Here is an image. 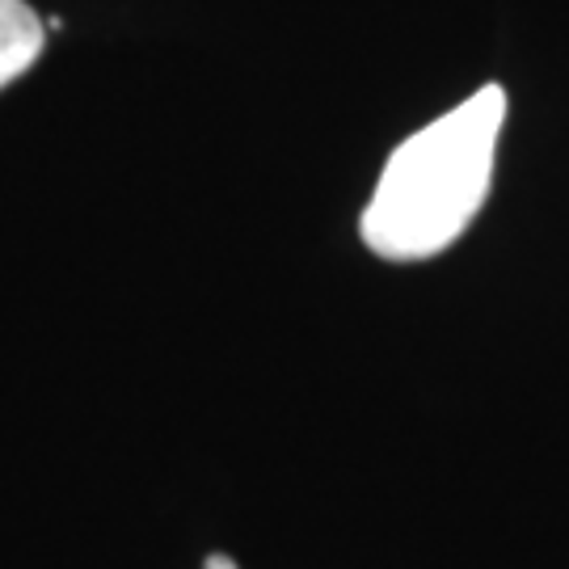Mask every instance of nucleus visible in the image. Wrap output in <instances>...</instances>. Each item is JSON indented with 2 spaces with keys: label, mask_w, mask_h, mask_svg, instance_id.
<instances>
[{
  "label": "nucleus",
  "mask_w": 569,
  "mask_h": 569,
  "mask_svg": "<svg viewBox=\"0 0 569 569\" xmlns=\"http://www.w3.org/2000/svg\"><path fill=\"white\" fill-rule=\"evenodd\" d=\"M207 569H237V566H232V557H211Z\"/></svg>",
  "instance_id": "obj_3"
},
{
  "label": "nucleus",
  "mask_w": 569,
  "mask_h": 569,
  "mask_svg": "<svg viewBox=\"0 0 569 569\" xmlns=\"http://www.w3.org/2000/svg\"><path fill=\"white\" fill-rule=\"evenodd\" d=\"M47 47V26L26 0H0V89L26 77Z\"/></svg>",
  "instance_id": "obj_2"
},
{
  "label": "nucleus",
  "mask_w": 569,
  "mask_h": 569,
  "mask_svg": "<svg viewBox=\"0 0 569 569\" xmlns=\"http://www.w3.org/2000/svg\"><path fill=\"white\" fill-rule=\"evenodd\" d=\"M502 127L507 93L486 84L397 143L359 220L367 249L385 262H427L460 241L486 207Z\"/></svg>",
  "instance_id": "obj_1"
}]
</instances>
